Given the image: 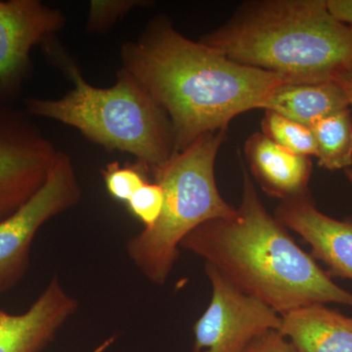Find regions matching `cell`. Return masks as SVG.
<instances>
[{
    "label": "cell",
    "instance_id": "cell-5",
    "mask_svg": "<svg viewBox=\"0 0 352 352\" xmlns=\"http://www.w3.org/2000/svg\"><path fill=\"white\" fill-rule=\"evenodd\" d=\"M226 132L204 134L151 173L163 189V210L154 226L127 241L126 252L152 283H166L190 233L210 220L235 214L215 182V160Z\"/></svg>",
    "mask_w": 352,
    "mask_h": 352
},
{
    "label": "cell",
    "instance_id": "cell-17",
    "mask_svg": "<svg viewBox=\"0 0 352 352\" xmlns=\"http://www.w3.org/2000/svg\"><path fill=\"white\" fill-rule=\"evenodd\" d=\"M108 193L115 200L127 203L146 182L147 171L136 163L120 166L119 162L108 164L101 171Z\"/></svg>",
    "mask_w": 352,
    "mask_h": 352
},
{
    "label": "cell",
    "instance_id": "cell-4",
    "mask_svg": "<svg viewBox=\"0 0 352 352\" xmlns=\"http://www.w3.org/2000/svg\"><path fill=\"white\" fill-rule=\"evenodd\" d=\"M41 47L73 87L60 98H25L23 109L31 117L74 127L107 151L131 155L148 175L175 154L168 116L133 76L120 68L112 87H96L56 36Z\"/></svg>",
    "mask_w": 352,
    "mask_h": 352
},
{
    "label": "cell",
    "instance_id": "cell-12",
    "mask_svg": "<svg viewBox=\"0 0 352 352\" xmlns=\"http://www.w3.org/2000/svg\"><path fill=\"white\" fill-rule=\"evenodd\" d=\"M251 171L265 193L282 201L307 196L312 164L309 157L298 156L256 132L245 145Z\"/></svg>",
    "mask_w": 352,
    "mask_h": 352
},
{
    "label": "cell",
    "instance_id": "cell-6",
    "mask_svg": "<svg viewBox=\"0 0 352 352\" xmlns=\"http://www.w3.org/2000/svg\"><path fill=\"white\" fill-rule=\"evenodd\" d=\"M80 200L82 187L73 161L59 151L43 186L13 214L0 220V293L13 288L24 276L32 240L41 227Z\"/></svg>",
    "mask_w": 352,
    "mask_h": 352
},
{
    "label": "cell",
    "instance_id": "cell-3",
    "mask_svg": "<svg viewBox=\"0 0 352 352\" xmlns=\"http://www.w3.org/2000/svg\"><path fill=\"white\" fill-rule=\"evenodd\" d=\"M200 41L298 83L331 82L352 69V27L329 11L326 0L245 2Z\"/></svg>",
    "mask_w": 352,
    "mask_h": 352
},
{
    "label": "cell",
    "instance_id": "cell-16",
    "mask_svg": "<svg viewBox=\"0 0 352 352\" xmlns=\"http://www.w3.org/2000/svg\"><path fill=\"white\" fill-rule=\"evenodd\" d=\"M263 133L277 145L298 156L309 157L316 155L311 129L279 113L265 111Z\"/></svg>",
    "mask_w": 352,
    "mask_h": 352
},
{
    "label": "cell",
    "instance_id": "cell-19",
    "mask_svg": "<svg viewBox=\"0 0 352 352\" xmlns=\"http://www.w3.org/2000/svg\"><path fill=\"white\" fill-rule=\"evenodd\" d=\"M126 206L129 212L144 226V229L150 228L156 223L162 214L163 189L156 182H146L127 201Z\"/></svg>",
    "mask_w": 352,
    "mask_h": 352
},
{
    "label": "cell",
    "instance_id": "cell-22",
    "mask_svg": "<svg viewBox=\"0 0 352 352\" xmlns=\"http://www.w3.org/2000/svg\"><path fill=\"white\" fill-rule=\"evenodd\" d=\"M335 80L342 87V89L344 90V94L346 95L347 100H349V108L352 109V69L342 74V75L336 78ZM346 173L347 179H349L352 187V168L346 170Z\"/></svg>",
    "mask_w": 352,
    "mask_h": 352
},
{
    "label": "cell",
    "instance_id": "cell-21",
    "mask_svg": "<svg viewBox=\"0 0 352 352\" xmlns=\"http://www.w3.org/2000/svg\"><path fill=\"white\" fill-rule=\"evenodd\" d=\"M326 3L338 20L352 27V0H326Z\"/></svg>",
    "mask_w": 352,
    "mask_h": 352
},
{
    "label": "cell",
    "instance_id": "cell-2",
    "mask_svg": "<svg viewBox=\"0 0 352 352\" xmlns=\"http://www.w3.org/2000/svg\"><path fill=\"white\" fill-rule=\"evenodd\" d=\"M243 168L242 201L235 214L201 224L180 248L205 259L241 291L281 316L308 305L352 307V293L336 284L266 210Z\"/></svg>",
    "mask_w": 352,
    "mask_h": 352
},
{
    "label": "cell",
    "instance_id": "cell-23",
    "mask_svg": "<svg viewBox=\"0 0 352 352\" xmlns=\"http://www.w3.org/2000/svg\"><path fill=\"white\" fill-rule=\"evenodd\" d=\"M116 337L110 338V339L106 340V342H104L103 344H101V346H99L97 347L96 349H94V351L92 352H104L106 351V349H108L109 346H111V344H113V342H115Z\"/></svg>",
    "mask_w": 352,
    "mask_h": 352
},
{
    "label": "cell",
    "instance_id": "cell-11",
    "mask_svg": "<svg viewBox=\"0 0 352 352\" xmlns=\"http://www.w3.org/2000/svg\"><path fill=\"white\" fill-rule=\"evenodd\" d=\"M78 308V300L53 278L24 314L0 310V352H43Z\"/></svg>",
    "mask_w": 352,
    "mask_h": 352
},
{
    "label": "cell",
    "instance_id": "cell-13",
    "mask_svg": "<svg viewBox=\"0 0 352 352\" xmlns=\"http://www.w3.org/2000/svg\"><path fill=\"white\" fill-rule=\"evenodd\" d=\"M279 332L300 352H352V317L324 305L282 315Z\"/></svg>",
    "mask_w": 352,
    "mask_h": 352
},
{
    "label": "cell",
    "instance_id": "cell-9",
    "mask_svg": "<svg viewBox=\"0 0 352 352\" xmlns=\"http://www.w3.org/2000/svg\"><path fill=\"white\" fill-rule=\"evenodd\" d=\"M63 11L41 0H0V104L13 105L32 75V51L66 25Z\"/></svg>",
    "mask_w": 352,
    "mask_h": 352
},
{
    "label": "cell",
    "instance_id": "cell-8",
    "mask_svg": "<svg viewBox=\"0 0 352 352\" xmlns=\"http://www.w3.org/2000/svg\"><path fill=\"white\" fill-rule=\"evenodd\" d=\"M212 300L194 325L193 351L243 352L264 333L281 328V315L241 291L214 266L205 264Z\"/></svg>",
    "mask_w": 352,
    "mask_h": 352
},
{
    "label": "cell",
    "instance_id": "cell-15",
    "mask_svg": "<svg viewBox=\"0 0 352 352\" xmlns=\"http://www.w3.org/2000/svg\"><path fill=\"white\" fill-rule=\"evenodd\" d=\"M318 164L328 170H349L352 166L351 108L328 116L310 127Z\"/></svg>",
    "mask_w": 352,
    "mask_h": 352
},
{
    "label": "cell",
    "instance_id": "cell-10",
    "mask_svg": "<svg viewBox=\"0 0 352 352\" xmlns=\"http://www.w3.org/2000/svg\"><path fill=\"white\" fill-rule=\"evenodd\" d=\"M276 219L311 248V256L328 267L331 277L352 280V221L319 212L310 197L282 201Z\"/></svg>",
    "mask_w": 352,
    "mask_h": 352
},
{
    "label": "cell",
    "instance_id": "cell-7",
    "mask_svg": "<svg viewBox=\"0 0 352 352\" xmlns=\"http://www.w3.org/2000/svg\"><path fill=\"white\" fill-rule=\"evenodd\" d=\"M24 109L0 104V220L45 182L59 150Z\"/></svg>",
    "mask_w": 352,
    "mask_h": 352
},
{
    "label": "cell",
    "instance_id": "cell-1",
    "mask_svg": "<svg viewBox=\"0 0 352 352\" xmlns=\"http://www.w3.org/2000/svg\"><path fill=\"white\" fill-rule=\"evenodd\" d=\"M120 69L133 76L170 120L179 153L210 132L226 131L240 113L261 109L291 78L245 66L178 32L157 16L140 36L122 44Z\"/></svg>",
    "mask_w": 352,
    "mask_h": 352
},
{
    "label": "cell",
    "instance_id": "cell-20",
    "mask_svg": "<svg viewBox=\"0 0 352 352\" xmlns=\"http://www.w3.org/2000/svg\"><path fill=\"white\" fill-rule=\"evenodd\" d=\"M243 352H300L278 331L264 333L252 340Z\"/></svg>",
    "mask_w": 352,
    "mask_h": 352
},
{
    "label": "cell",
    "instance_id": "cell-14",
    "mask_svg": "<svg viewBox=\"0 0 352 352\" xmlns=\"http://www.w3.org/2000/svg\"><path fill=\"white\" fill-rule=\"evenodd\" d=\"M347 108L346 95L336 80L283 83L268 95L261 107L309 129L318 120Z\"/></svg>",
    "mask_w": 352,
    "mask_h": 352
},
{
    "label": "cell",
    "instance_id": "cell-18",
    "mask_svg": "<svg viewBox=\"0 0 352 352\" xmlns=\"http://www.w3.org/2000/svg\"><path fill=\"white\" fill-rule=\"evenodd\" d=\"M150 4L149 0H92L85 29L90 34H104L133 9Z\"/></svg>",
    "mask_w": 352,
    "mask_h": 352
}]
</instances>
